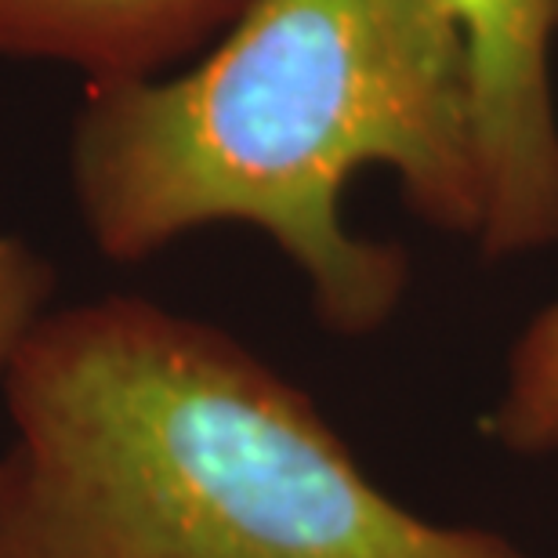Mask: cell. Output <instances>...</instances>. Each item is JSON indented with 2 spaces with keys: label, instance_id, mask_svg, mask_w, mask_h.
Returning <instances> with one entry per match:
<instances>
[{
  "label": "cell",
  "instance_id": "cell-1",
  "mask_svg": "<svg viewBox=\"0 0 558 558\" xmlns=\"http://www.w3.org/2000/svg\"><path fill=\"white\" fill-rule=\"evenodd\" d=\"M366 167H388L432 229L478 243L472 87L435 0H251L185 70L87 84L70 138L98 254L135 265L196 229L251 226L344 338L381 330L410 283L396 243L344 221Z\"/></svg>",
  "mask_w": 558,
  "mask_h": 558
},
{
  "label": "cell",
  "instance_id": "cell-2",
  "mask_svg": "<svg viewBox=\"0 0 558 558\" xmlns=\"http://www.w3.org/2000/svg\"><path fill=\"white\" fill-rule=\"evenodd\" d=\"M0 388V558H533L407 508L305 388L156 301L51 308Z\"/></svg>",
  "mask_w": 558,
  "mask_h": 558
},
{
  "label": "cell",
  "instance_id": "cell-3",
  "mask_svg": "<svg viewBox=\"0 0 558 558\" xmlns=\"http://www.w3.org/2000/svg\"><path fill=\"white\" fill-rule=\"evenodd\" d=\"M464 51L486 258L558 247V0H435Z\"/></svg>",
  "mask_w": 558,
  "mask_h": 558
},
{
  "label": "cell",
  "instance_id": "cell-4",
  "mask_svg": "<svg viewBox=\"0 0 558 558\" xmlns=\"http://www.w3.org/2000/svg\"><path fill=\"white\" fill-rule=\"evenodd\" d=\"M251 0H0V59L51 62L87 84L163 76Z\"/></svg>",
  "mask_w": 558,
  "mask_h": 558
},
{
  "label": "cell",
  "instance_id": "cell-5",
  "mask_svg": "<svg viewBox=\"0 0 558 558\" xmlns=\"http://www.w3.org/2000/svg\"><path fill=\"white\" fill-rule=\"evenodd\" d=\"M483 428L486 439L515 457H558V298L511 341Z\"/></svg>",
  "mask_w": 558,
  "mask_h": 558
},
{
  "label": "cell",
  "instance_id": "cell-6",
  "mask_svg": "<svg viewBox=\"0 0 558 558\" xmlns=\"http://www.w3.org/2000/svg\"><path fill=\"white\" fill-rule=\"evenodd\" d=\"M59 272L29 240L0 229V381L37 323L54 308Z\"/></svg>",
  "mask_w": 558,
  "mask_h": 558
}]
</instances>
